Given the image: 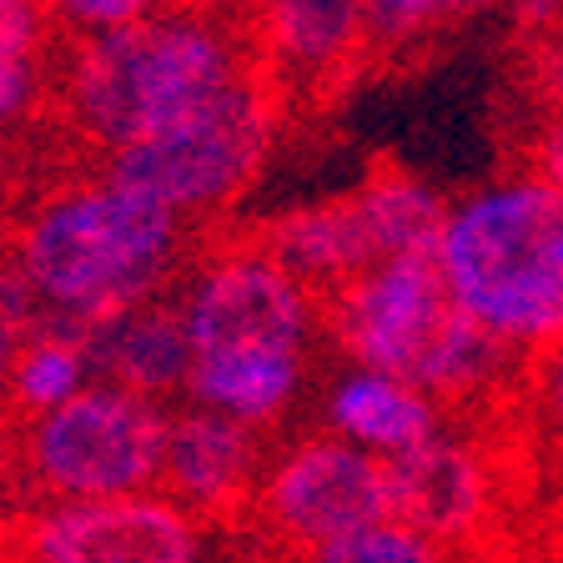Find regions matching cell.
<instances>
[{
  "label": "cell",
  "instance_id": "obj_26",
  "mask_svg": "<svg viewBox=\"0 0 563 563\" xmlns=\"http://www.w3.org/2000/svg\"><path fill=\"white\" fill-rule=\"evenodd\" d=\"M0 172H5V152H0Z\"/></svg>",
  "mask_w": 563,
  "mask_h": 563
},
{
  "label": "cell",
  "instance_id": "obj_19",
  "mask_svg": "<svg viewBox=\"0 0 563 563\" xmlns=\"http://www.w3.org/2000/svg\"><path fill=\"white\" fill-rule=\"evenodd\" d=\"M60 15V25L76 35H101V31H121L136 25L146 15H162V0H51Z\"/></svg>",
  "mask_w": 563,
  "mask_h": 563
},
{
  "label": "cell",
  "instance_id": "obj_1",
  "mask_svg": "<svg viewBox=\"0 0 563 563\" xmlns=\"http://www.w3.org/2000/svg\"><path fill=\"white\" fill-rule=\"evenodd\" d=\"M252 60H262L257 0L227 15L162 11L101 35H76L60 25L41 117L56 121L70 146L111 162L166 121L187 117Z\"/></svg>",
  "mask_w": 563,
  "mask_h": 563
},
{
  "label": "cell",
  "instance_id": "obj_4",
  "mask_svg": "<svg viewBox=\"0 0 563 563\" xmlns=\"http://www.w3.org/2000/svg\"><path fill=\"white\" fill-rule=\"evenodd\" d=\"M438 262L483 332L514 347L563 332V197L539 172L448 211Z\"/></svg>",
  "mask_w": 563,
  "mask_h": 563
},
{
  "label": "cell",
  "instance_id": "obj_3",
  "mask_svg": "<svg viewBox=\"0 0 563 563\" xmlns=\"http://www.w3.org/2000/svg\"><path fill=\"white\" fill-rule=\"evenodd\" d=\"M176 246V211L101 176L41 201L11 236V257L25 292L81 322L86 347L96 328L162 292Z\"/></svg>",
  "mask_w": 563,
  "mask_h": 563
},
{
  "label": "cell",
  "instance_id": "obj_15",
  "mask_svg": "<svg viewBox=\"0 0 563 563\" xmlns=\"http://www.w3.org/2000/svg\"><path fill=\"white\" fill-rule=\"evenodd\" d=\"M357 201H363V217L373 227V242L383 252V262L408 257V252H438L443 246V227H448V207L438 191H428L408 166L377 156L367 166L363 187H357Z\"/></svg>",
  "mask_w": 563,
  "mask_h": 563
},
{
  "label": "cell",
  "instance_id": "obj_18",
  "mask_svg": "<svg viewBox=\"0 0 563 563\" xmlns=\"http://www.w3.org/2000/svg\"><path fill=\"white\" fill-rule=\"evenodd\" d=\"M302 563H453V549L383 518V523H367L357 533H342V539L302 553Z\"/></svg>",
  "mask_w": 563,
  "mask_h": 563
},
{
  "label": "cell",
  "instance_id": "obj_22",
  "mask_svg": "<svg viewBox=\"0 0 563 563\" xmlns=\"http://www.w3.org/2000/svg\"><path fill=\"white\" fill-rule=\"evenodd\" d=\"M25 338H31V332H25V322H15V317L0 307V412H5V387H11L15 352H21Z\"/></svg>",
  "mask_w": 563,
  "mask_h": 563
},
{
  "label": "cell",
  "instance_id": "obj_11",
  "mask_svg": "<svg viewBox=\"0 0 563 563\" xmlns=\"http://www.w3.org/2000/svg\"><path fill=\"white\" fill-rule=\"evenodd\" d=\"M387 468V518L422 539L457 549L473 543L493 518V468L478 443L443 438L383 457Z\"/></svg>",
  "mask_w": 563,
  "mask_h": 563
},
{
  "label": "cell",
  "instance_id": "obj_13",
  "mask_svg": "<svg viewBox=\"0 0 563 563\" xmlns=\"http://www.w3.org/2000/svg\"><path fill=\"white\" fill-rule=\"evenodd\" d=\"M86 363L101 383L126 387L136 398H166L187 387L191 373V338H187V302H162V292L126 307L106 328L86 338Z\"/></svg>",
  "mask_w": 563,
  "mask_h": 563
},
{
  "label": "cell",
  "instance_id": "obj_17",
  "mask_svg": "<svg viewBox=\"0 0 563 563\" xmlns=\"http://www.w3.org/2000/svg\"><path fill=\"white\" fill-rule=\"evenodd\" d=\"M86 373H91V363H86V347L76 338H60V332L25 338L15 352L11 387H5V412L15 422L41 418L66 398H76L86 387Z\"/></svg>",
  "mask_w": 563,
  "mask_h": 563
},
{
  "label": "cell",
  "instance_id": "obj_21",
  "mask_svg": "<svg viewBox=\"0 0 563 563\" xmlns=\"http://www.w3.org/2000/svg\"><path fill=\"white\" fill-rule=\"evenodd\" d=\"M533 166H539V176L563 197V117L549 121V126H543V136L533 141Z\"/></svg>",
  "mask_w": 563,
  "mask_h": 563
},
{
  "label": "cell",
  "instance_id": "obj_6",
  "mask_svg": "<svg viewBox=\"0 0 563 563\" xmlns=\"http://www.w3.org/2000/svg\"><path fill=\"white\" fill-rule=\"evenodd\" d=\"M166 412L126 387L86 383L76 398L21 422L15 473L46 504H101L152 493L162 478Z\"/></svg>",
  "mask_w": 563,
  "mask_h": 563
},
{
  "label": "cell",
  "instance_id": "obj_2",
  "mask_svg": "<svg viewBox=\"0 0 563 563\" xmlns=\"http://www.w3.org/2000/svg\"><path fill=\"white\" fill-rule=\"evenodd\" d=\"M307 302L367 373L393 377L428 402L463 408L498 398L518 373V347L457 307L438 252L393 257Z\"/></svg>",
  "mask_w": 563,
  "mask_h": 563
},
{
  "label": "cell",
  "instance_id": "obj_10",
  "mask_svg": "<svg viewBox=\"0 0 563 563\" xmlns=\"http://www.w3.org/2000/svg\"><path fill=\"white\" fill-rule=\"evenodd\" d=\"M257 35L287 101L328 106L367 76L363 0H257Z\"/></svg>",
  "mask_w": 563,
  "mask_h": 563
},
{
  "label": "cell",
  "instance_id": "obj_25",
  "mask_svg": "<svg viewBox=\"0 0 563 563\" xmlns=\"http://www.w3.org/2000/svg\"><path fill=\"white\" fill-rule=\"evenodd\" d=\"M514 5H518V21L523 25H543L563 11V0H514Z\"/></svg>",
  "mask_w": 563,
  "mask_h": 563
},
{
  "label": "cell",
  "instance_id": "obj_16",
  "mask_svg": "<svg viewBox=\"0 0 563 563\" xmlns=\"http://www.w3.org/2000/svg\"><path fill=\"white\" fill-rule=\"evenodd\" d=\"M504 0H363L367 21V70H393L412 51L438 46L478 15L498 11Z\"/></svg>",
  "mask_w": 563,
  "mask_h": 563
},
{
  "label": "cell",
  "instance_id": "obj_5",
  "mask_svg": "<svg viewBox=\"0 0 563 563\" xmlns=\"http://www.w3.org/2000/svg\"><path fill=\"white\" fill-rule=\"evenodd\" d=\"M282 117H287V96L262 56L236 70L227 86H217L207 101L191 106L187 117L166 121L162 131L117 152L101 166V176L117 187L146 191L176 217H201L257 181Z\"/></svg>",
  "mask_w": 563,
  "mask_h": 563
},
{
  "label": "cell",
  "instance_id": "obj_27",
  "mask_svg": "<svg viewBox=\"0 0 563 563\" xmlns=\"http://www.w3.org/2000/svg\"><path fill=\"white\" fill-rule=\"evenodd\" d=\"M0 563H5V549H0Z\"/></svg>",
  "mask_w": 563,
  "mask_h": 563
},
{
  "label": "cell",
  "instance_id": "obj_20",
  "mask_svg": "<svg viewBox=\"0 0 563 563\" xmlns=\"http://www.w3.org/2000/svg\"><path fill=\"white\" fill-rule=\"evenodd\" d=\"M528 383H533V398H539L543 418L563 433V332L539 347H528Z\"/></svg>",
  "mask_w": 563,
  "mask_h": 563
},
{
  "label": "cell",
  "instance_id": "obj_7",
  "mask_svg": "<svg viewBox=\"0 0 563 563\" xmlns=\"http://www.w3.org/2000/svg\"><path fill=\"white\" fill-rule=\"evenodd\" d=\"M312 302L287 267L242 236L211 242L187 297L191 363H302Z\"/></svg>",
  "mask_w": 563,
  "mask_h": 563
},
{
  "label": "cell",
  "instance_id": "obj_14",
  "mask_svg": "<svg viewBox=\"0 0 563 563\" xmlns=\"http://www.w3.org/2000/svg\"><path fill=\"white\" fill-rule=\"evenodd\" d=\"M332 428L373 457H402L438 438V408L412 387L363 367L332 387Z\"/></svg>",
  "mask_w": 563,
  "mask_h": 563
},
{
  "label": "cell",
  "instance_id": "obj_24",
  "mask_svg": "<svg viewBox=\"0 0 563 563\" xmlns=\"http://www.w3.org/2000/svg\"><path fill=\"white\" fill-rule=\"evenodd\" d=\"M15 418L11 412H0V493L11 488V473H15V438H11Z\"/></svg>",
  "mask_w": 563,
  "mask_h": 563
},
{
  "label": "cell",
  "instance_id": "obj_9",
  "mask_svg": "<svg viewBox=\"0 0 563 563\" xmlns=\"http://www.w3.org/2000/svg\"><path fill=\"white\" fill-rule=\"evenodd\" d=\"M262 528L287 549L312 553L322 543L357 533L387 518V468L383 457L347 438L317 433L292 443L262 473V488L252 498Z\"/></svg>",
  "mask_w": 563,
  "mask_h": 563
},
{
  "label": "cell",
  "instance_id": "obj_8",
  "mask_svg": "<svg viewBox=\"0 0 563 563\" xmlns=\"http://www.w3.org/2000/svg\"><path fill=\"white\" fill-rule=\"evenodd\" d=\"M5 563H201V528L166 493L41 504L0 523Z\"/></svg>",
  "mask_w": 563,
  "mask_h": 563
},
{
  "label": "cell",
  "instance_id": "obj_23",
  "mask_svg": "<svg viewBox=\"0 0 563 563\" xmlns=\"http://www.w3.org/2000/svg\"><path fill=\"white\" fill-rule=\"evenodd\" d=\"M162 5L176 15H227L236 5H246V0H162Z\"/></svg>",
  "mask_w": 563,
  "mask_h": 563
},
{
  "label": "cell",
  "instance_id": "obj_12",
  "mask_svg": "<svg viewBox=\"0 0 563 563\" xmlns=\"http://www.w3.org/2000/svg\"><path fill=\"white\" fill-rule=\"evenodd\" d=\"M262 438L236 418L211 408L166 412L162 493L191 518H232L252 508L262 488Z\"/></svg>",
  "mask_w": 563,
  "mask_h": 563
}]
</instances>
